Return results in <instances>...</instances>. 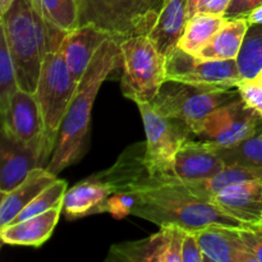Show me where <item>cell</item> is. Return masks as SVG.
Instances as JSON below:
<instances>
[{
    "instance_id": "30bf717a",
    "label": "cell",
    "mask_w": 262,
    "mask_h": 262,
    "mask_svg": "<svg viewBox=\"0 0 262 262\" xmlns=\"http://www.w3.org/2000/svg\"><path fill=\"white\" fill-rule=\"evenodd\" d=\"M166 81L193 86L233 89L242 81L237 59L209 60L186 53L179 46L165 56Z\"/></svg>"
},
{
    "instance_id": "4fadbf2b",
    "label": "cell",
    "mask_w": 262,
    "mask_h": 262,
    "mask_svg": "<svg viewBox=\"0 0 262 262\" xmlns=\"http://www.w3.org/2000/svg\"><path fill=\"white\" fill-rule=\"evenodd\" d=\"M2 132L9 138L25 145H46L45 123L37 99L32 92L19 89L10 100L8 109L2 114Z\"/></svg>"
},
{
    "instance_id": "7c38bea8",
    "label": "cell",
    "mask_w": 262,
    "mask_h": 262,
    "mask_svg": "<svg viewBox=\"0 0 262 262\" xmlns=\"http://www.w3.org/2000/svg\"><path fill=\"white\" fill-rule=\"evenodd\" d=\"M146 142H138L128 147L112 168L94 174L105 182L112 193L133 194L147 187L156 186L176 177H156L151 173L145 160Z\"/></svg>"
},
{
    "instance_id": "d4e9b609",
    "label": "cell",
    "mask_w": 262,
    "mask_h": 262,
    "mask_svg": "<svg viewBox=\"0 0 262 262\" xmlns=\"http://www.w3.org/2000/svg\"><path fill=\"white\" fill-rule=\"evenodd\" d=\"M225 22L227 18L222 15L197 13L187 22L178 46L186 53L197 55L211 41Z\"/></svg>"
},
{
    "instance_id": "83f0119b",
    "label": "cell",
    "mask_w": 262,
    "mask_h": 262,
    "mask_svg": "<svg viewBox=\"0 0 262 262\" xmlns=\"http://www.w3.org/2000/svg\"><path fill=\"white\" fill-rule=\"evenodd\" d=\"M43 18L64 32L78 27L77 0H33Z\"/></svg>"
},
{
    "instance_id": "f1b7e54d",
    "label": "cell",
    "mask_w": 262,
    "mask_h": 262,
    "mask_svg": "<svg viewBox=\"0 0 262 262\" xmlns=\"http://www.w3.org/2000/svg\"><path fill=\"white\" fill-rule=\"evenodd\" d=\"M19 90L14 64L8 50L7 41L0 32V114L8 109L10 100Z\"/></svg>"
},
{
    "instance_id": "44dd1931",
    "label": "cell",
    "mask_w": 262,
    "mask_h": 262,
    "mask_svg": "<svg viewBox=\"0 0 262 262\" xmlns=\"http://www.w3.org/2000/svg\"><path fill=\"white\" fill-rule=\"evenodd\" d=\"M188 19V0H164L158 19L147 35L164 56L178 46Z\"/></svg>"
},
{
    "instance_id": "ffe728a7",
    "label": "cell",
    "mask_w": 262,
    "mask_h": 262,
    "mask_svg": "<svg viewBox=\"0 0 262 262\" xmlns=\"http://www.w3.org/2000/svg\"><path fill=\"white\" fill-rule=\"evenodd\" d=\"M112 194V189L105 182L92 176L77 183L71 189H67L61 212L68 220L102 214Z\"/></svg>"
},
{
    "instance_id": "6da1fadb",
    "label": "cell",
    "mask_w": 262,
    "mask_h": 262,
    "mask_svg": "<svg viewBox=\"0 0 262 262\" xmlns=\"http://www.w3.org/2000/svg\"><path fill=\"white\" fill-rule=\"evenodd\" d=\"M120 61L122 53L119 45L112 37L107 38L79 79L76 94L61 122L53 155L46 165V169L55 176L83 156L89 142L91 110L97 92Z\"/></svg>"
},
{
    "instance_id": "603a6c76",
    "label": "cell",
    "mask_w": 262,
    "mask_h": 262,
    "mask_svg": "<svg viewBox=\"0 0 262 262\" xmlns=\"http://www.w3.org/2000/svg\"><path fill=\"white\" fill-rule=\"evenodd\" d=\"M248 25L245 18L227 19L209 43L196 56L209 60H232L237 59L242 49Z\"/></svg>"
},
{
    "instance_id": "484cf974",
    "label": "cell",
    "mask_w": 262,
    "mask_h": 262,
    "mask_svg": "<svg viewBox=\"0 0 262 262\" xmlns=\"http://www.w3.org/2000/svg\"><path fill=\"white\" fill-rule=\"evenodd\" d=\"M211 145L214 146L217 155L223 159L225 165H241L262 169V132L256 133L252 137L246 138L228 147H220L215 146L214 143Z\"/></svg>"
},
{
    "instance_id": "e0dca14e",
    "label": "cell",
    "mask_w": 262,
    "mask_h": 262,
    "mask_svg": "<svg viewBox=\"0 0 262 262\" xmlns=\"http://www.w3.org/2000/svg\"><path fill=\"white\" fill-rule=\"evenodd\" d=\"M211 202L228 215L246 224H260L262 223V179L232 184L215 194Z\"/></svg>"
},
{
    "instance_id": "8d00e7d4",
    "label": "cell",
    "mask_w": 262,
    "mask_h": 262,
    "mask_svg": "<svg viewBox=\"0 0 262 262\" xmlns=\"http://www.w3.org/2000/svg\"><path fill=\"white\" fill-rule=\"evenodd\" d=\"M205 0H188V18L193 17Z\"/></svg>"
},
{
    "instance_id": "f546056e",
    "label": "cell",
    "mask_w": 262,
    "mask_h": 262,
    "mask_svg": "<svg viewBox=\"0 0 262 262\" xmlns=\"http://www.w3.org/2000/svg\"><path fill=\"white\" fill-rule=\"evenodd\" d=\"M67 192V182L61 179H56L54 183H51L48 188L43 189L40 194L35 197L22 211L19 212L17 217L13 222H20V220L28 219V217L36 216L42 212L49 211L50 209L55 207L60 204L64 199V194ZM12 222V223H13Z\"/></svg>"
},
{
    "instance_id": "8fae6325",
    "label": "cell",
    "mask_w": 262,
    "mask_h": 262,
    "mask_svg": "<svg viewBox=\"0 0 262 262\" xmlns=\"http://www.w3.org/2000/svg\"><path fill=\"white\" fill-rule=\"evenodd\" d=\"M186 230L177 225L161 227L145 239L113 245L106 261L112 262H182V243Z\"/></svg>"
},
{
    "instance_id": "2e32d148",
    "label": "cell",
    "mask_w": 262,
    "mask_h": 262,
    "mask_svg": "<svg viewBox=\"0 0 262 262\" xmlns=\"http://www.w3.org/2000/svg\"><path fill=\"white\" fill-rule=\"evenodd\" d=\"M225 166L211 143L187 140L177 152L171 174L182 182L200 181L214 177Z\"/></svg>"
},
{
    "instance_id": "1f68e13d",
    "label": "cell",
    "mask_w": 262,
    "mask_h": 262,
    "mask_svg": "<svg viewBox=\"0 0 262 262\" xmlns=\"http://www.w3.org/2000/svg\"><path fill=\"white\" fill-rule=\"evenodd\" d=\"M235 89H238L241 97L248 106L258 113L262 112V83L255 79H242Z\"/></svg>"
},
{
    "instance_id": "8992f818",
    "label": "cell",
    "mask_w": 262,
    "mask_h": 262,
    "mask_svg": "<svg viewBox=\"0 0 262 262\" xmlns=\"http://www.w3.org/2000/svg\"><path fill=\"white\" fill-rule=\"evenodd\" d=\"M119 48L123 95L136 104L151 102L166 81L165 56L147 35L128 38Z\"/></svg>"
},
{
    "instance_id": "d6a6232c",
    "label": "cell",
    "mask_w": 262,
    "mask_h": 262,
    "mask_svg": "<svg viewBox=\"0 0 262 262\" xmlns=\"http://www.w3.org/2000/svg\"><path fill=\"white\" fill-rule=\"evenodd\" d=\"M182 262H204L201 247L194 232L186 230L182 243Z\"/></svg>"
},
{
    "instance_id": "5b68a950",
    "label": "cell",
    "mask_w": 262,
    "mask_h": 262,
    "mask_svg": "<svg viewBox=\"0 0 262 262\" xmlns=\"http://www.w3.org/2000/svg\"><path fill=\"white\" fill-rule=\"evenodd\" d=\"M77 86L78 82L69 71L61 43L46 54L35 91L45 123L46 145L51 152L55 148L61 122L76 94Z\"/></svg>"
},
{
    "instance_id": "836d02e7",
    "label": "cell",
    "mask_w": 262,
    "mask_h": 262,
    "mask_svg": "<svg viewBox=\"0 0 262 262\" xmlns=\"http://www.w3.org/2000/svg\"><path fill=\"white\" fill-rule=\"evenodd\" d=\"M262 5V0H232L224 17L227 19L245 18L255 8Z\"/></svg>"
},
{
    "instance_id": "7a4b0ae2",
    "label": "cell",
    "mask_w": 262,
    "mask_h": 262,
    "mask_svg": "<svg viewBox=\"0 0 262 262\" xmlns=\"http://www.w3.org/2000/svg\"><path fill=\"white\" fill-rule=\"evenodd\" d=\"M0 32L7 41L19 89L35 94L46 54L63 43L67 32L49 23L33 0H14L0 15Z\"/></svg>"
},
{
    "instance_id": "ab89813d",
    "label": "cell",
    "mask_w": 262,
    "mask_h": 262,
    "mask_svg": "<svg viewBox=\"0 0 262 262\" xmlns=\"http://www.w3.org/2000/svg\"><path fill=\"white\" fill-rule=\"evenodd\" d=\"M260 114H261V115H262V112H261V113H260Z\"/></svg>"
},
{
    "instance_id": "7402d4cb",
    "label": "cell",
    "mask_w": 262,
    "mask_h": 262,
    "mask_svg": "<svg viewBox=\"0 0 262 262\" xmlns=\"http://www.w3.org/2000/svg\"><path fill=\"white\" fill-rule=\"evenodd\" d=\"M56 176L46 168H36L27 178L9 192L2 193L0 200V228L10 224L19 212L37 194L56 181Z\"/></svg>"
},
{
    "instance_id": "d590c367",
    "label": "cell",
    "mask_w": 262,
    "mask_h": 262,
    "mask_svg": "<svg viewBox=\"0 0 262 262\" xmlns=\"http://www.w3.org/2000/svg\"><path fill=\"white\" fill-rule=\"evenodd\" d=\"M245 19L247 20L248 25H262V5L251 10V12L246 15Z\"/></svg>"
},
{
    "instance_id": "4316f807",
    "label": "cell",
    "mask_w": 262,
    "mask_h": 262,
    "mask_svg": "<svg viewBox=\"0 0 262 262\" xmlns=\"http://www.w3.org/2000/svg\"><path fill=\"white\" fill-rule=\"evenodd\" d=\"M237 64L242 79H253L262 71V25H250Z\"/></svg>"
},
{
    "instance_id": "9c48e42d",
    "label": "cell",
    "mask_w": 262,
    "mask_h": 262,
    "mask_svg": "<svg viewBox=\"0 0 262 262\" xmlns=\"http://www.w3.org/2000/svg\"><path fill=\"white\" fill-rule=\"evenodd\" d=\"M191 132L200 140L228 147L262 132V115L239 97L214 110Z\"/></svg>"
},
{
    "instance_id": "ac0fdd59",
    "label": "cell",
    "mask_w": 262,
    "mask_h": 262,
    "mask_svg": "<svg viewBox=\"0 0 262 262\" xmlns=\"http://www.w3.org/2000/svg\"><path fill=\"white\" fill-rule=\"evenodd\" d=\"M107 38L110 36L106 32L92 25L78 26L67 33L63 40L64 58L77 82L82 78L95 54Z\"/></svg>"
},
{
    "instance_id": "5bb4252c",
    "label": "cell",
    "mask_w": 262,
    "mask_h": 262,
    "mask_svg": "<svg viewBox=\"0 0 262 262\" xmlns=\"http://www.w3.org/2000/svg\"><path fill=\"white\" fill-rule=\"evenodd\" d=\"M51 156L42 145H25L2 132L0 140V193L19 186L36 168H46L43 164Z\"/></svg>"
},
{
    "instance_id": "d6986e66",
    "label": "cell",
    "mask_w": 262,
    "mask_h": 262,
    "mask_svg": "<svg viewBox=\"0 0 262 262\" xmlns=\"http://www.w3.org/2000/svg\"><path fill=\"white\" fill-rule=\"evenodd\" d=\"M63 201L49 211L36 216L13 222L0 228L3 243L12 246H30L40 247L53 234L59 217L63 214Z\"/></svg>"
},
{
    "instance_id": "e575fe53",
    "label": "cell",
    "mask_w": 262,
    "mask_h": 262,
    "mask_svg": "<svg viewBox=\"0 0 262 262\" xmlns=\"http://www.w3.org/2000/svg\"><path fill=\"white\" fill-rule=\"evenodd\" d=\"M230 3H232V0H205L200 5L197 13H207V14L222 15V17H224Z\"/></svg>"
},
{
    "instance_id": "52a82bcc",
    "label": "cell",
    "mask_w": 262,
    "mask_h": 262,
    "mask_svg": "<svg viewBox=\"0 0 262 262\" xmlns=\"http://www.w3.org/2000/svg\"><path fill=\"white\" fill-rule=\"evenodd\" d=\"M239 97L238 89H215L165 81L150 104L158 114L182 120L192 129L217 107Z\"/></svg>"
},
{
    "instance_id": "9a60e30c",
    "label": "cell",
    "mask_w": 262,
    "mask_h": 262,
    "mask_svg": "<svg viewBox=\"0 0 262 262\" xmlns=\"http://www.w3.org/2000/svg\"><path fill=\"white\" fill-rule=\"evenodd\" d=\"M204 262H256L243 243L239 228L209 225L196 230Z\"/></svg>"
},
{
    "instance_id": "4dcf8cb0",
    "label": "cell",
    "mask_w": 262,
    "mask_h": 262,
    "mask_svg": "<svg viewBox=\"0 0 262 262\" xmlns=\"http://www.w3.org/2000/svg\"><path fill=\"white\" fill-rule=\"evenodd\" d=\"M239 234L256 262H262V223L239 228Z\"/></svg>"
},
{
    "instance_id": "f35d334b",
    "label": "cell",
    "mask_w": 262,
    "mask_h": 262,
    "mask_svg": "<svg viewBox=\"0 0 262 262\" xmlns=\"http://www.w3.org/2000/svg\"><path fill=\"white\" fill-rule=\"evenodd\" d=\"M253 79H255V81H257V82H260V83H262V71Z\"/></svg>"
},
{
    "instance_id": "ba28073f",
    "label": "cell",
    "mask_w": 262,
    "mask_h": 262,
    "mask_svg": "<svg viewBox=\"0 0 262 262\" xmlns=\"http://www.w3.org/2000/svg\"><path fill=\"white\" fill-rule=\"evenodd\" d=\"M146 132L145 160L156 177H173L176 155L191 132L188 125L178 119L158 114L150 102H137Z\"/></svg>"
},
{
    "instance_id": "74e56055",
    "label": "cell",
    "mask_w": 262,
    "mask_h": 262,
    "mask_svg": "<svg viewBox=\"0 0 262 262\" xmlns=\"http://www.w3.org/2000/svg\"><path fill=\"white\" fill-rule=\"evenodd\" d=\"M14 0H0V15L4 14L8 9H9L10 5L13 4Z\"/></svg>"
},
{
    "instance_id": "cb8c5ba5",
    "label": "cell",
    "mask_w": 262,
    "mask_h": 262,
    "mask_svg": "<svg viewBox=\"0 0 262 262\" xmlns=\"http://www.w3.org/2000/svg\"><path fill=\"white\" fill-rule=\"evenodd\" d=\"M253 179H262V169L241 165H227L220 173L206 179L183 182L184 186L200 199L211 202V199L220 191L232 184Z\"/></svg>"
},
{
    "instance_id": "3957f363",
    "label": "cell",
    "mask_w": 262,
    "mask_h": 262,
    "mask_svg": "<svg viewBox=\"0 0 262 262\" xmlns=\"http://www.w3.org/2000/svg\"><path fill=\"white\" fill-rule=\"evenodd\" d=\"M130 215L154 223L159 227L177 225L196 232L209 225L243 228L246 223L230 216L210 201L194 196L183 182L171 181L136 192Z\"/></svg>"
},
{
    "instance_id": "277c9868",
    "label": "cell",
    "mask_w": 262,
    "mask_h": 262,
    "mask_svg": "<svg viewBox=\"0 0 262 262\" xmlns=\"http://www.w3.org/2000/svg\"><path fill=\"white\" fill-rule=\"evenodd\" d=\"M164 0H77L78 26L92 25L118 45L150 33Z\"/></svg>"
}]
</instances>
